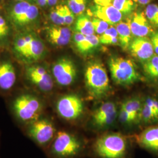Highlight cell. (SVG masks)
<instances>
[{"instance_id":"ffe728a7","label":"cell","mask_w":158,"mask_h":158,"mask_svg":"<svg viewBox=\"0 0 158 158\" xmlns=\"http://www.w3.org/2000/svg\"><path fill=\"white\" fill-rule=\"evenodd\" d=\"M143 102V100L141 98L135 97L125 100L121 106L130 114L132 125L140 124Z\"/></svg>"},{"instance_id":"5b68a950","label":"cell","mask_w":158,"mask_h":158,"mask_svg":"<svg viewBox=\"0 0 158 158\" xmlns=\"http://www.w3.org/2000/svg\"><path fill=\"white\" fill-rule=\"evenodd\" d=\"M83 148V142L77 136L68 131H58L50 145L49 155L52 158H74Z\"/></svg>"},{"instance_id":"e0dca14e","label":"cell","mask_w":158,"mask_h":158,"mask_svg":"<svg viewBox=\"0 0 158 158\" xmlns=\"http://www.w3.org/2000/svg\"><path fill=\"white\" fill-rule=\"evenodd\" d=\"M46 36L52 45L61 47L69 44L72 38V32L68 27L54 25L46 29Z\"/></svg>"},{"instance_id":"2e32d148","label":"cell","mask_w":158,"mask_h":158,"mask_svg":"<svg viewBox=\"0 0 158 158\" xmlns=\"http://www.w3.org/2000/svg\"><path fill=\"white\" fill-rule=\"evenodd\" d=\"M132 34L135 37H147L152 29L143 12H134L128 21Z\"/></svg>"},{"instance_id":"3957f363","label":"cell","mask_w":158,"mask_h":158,"mask_svg":"<svg viewBox=\"0 0 158 158\" xmlns=\"http://www.w3.org/2000/svg\"><path fill=\"white\" fill-rule=\"evenodd\" d=\"M85 85L89 94L100 99L107 96L110 90V81L106 68L99 62L88 64L85 72Z\"/></svg>"},{"instance_id":"277c9868","label":"cell","mask_w":158,"mask_h":158,"mask_svg":"<svg viewBox=\"0 0 158 158\" xmlns=\"http://www.w3.org/2000/svg\"><path fill=\"white\" fill-rule=\"evenodd\" d=\"M94 149L100 158H124L128 150L127 138L118 132H108L96 140Z\"/></svg>"},{"instance_id":"9a60e30c","label":"cell","mask_w":158,"mask_h":158,"mask_svg":"<svg viewBox=\"0 0 158 158\" xmlns=\"http://www.w3.org/2000/svg\"><path fill=\"white\" fill-rule=\"evenodd\" d=\"M90 12L94 17L101 19L111 25H115L121 22L123 18V14L112 4L107 6L96 4L91 8Z\"/></svg>"},{"instance_id":"8fae6325","label":"cell","mask_w":158,"mask_h":158,"mask_svg":"<svg viewBox=\"0 0 158 158\" xmlns=\"http://www.w3.org/2000/svg\"><path fill=\"white\" fill-rule=\"evenodd\" d=\"M52 73L58 85L68 87L74 83L77 72L73 61L68 57H62L57 59L53 64Z\"/></svg>"},{"instance_id":"8d00e7d4","label":"cell","mask_w":158,"mask_h":158,"mask_svg":"<svg viewBox=\"0 0 158 158\" xmlns=\"http://www.w3.org/2000/svg\"><path fill=\"white\" fill-rule=\"evenodd\" d=\"M59 0H48V7H52L58 4Z\"/></svg>"},{"instance_id":"52a82bcc","label":"cell","mask_w":158,"mask_h":158,"mask_svg":"<svg viewBox=\"0 0 158 158\" xmlns=\"http://www.w3.org/2000/svg\"><path fill=\"white\" fill-rule=\"evenodd\" d=\"M110 72L113 81L117 85H130L139 79L134 62L122 57L114 56L108 62Z\"/></svg>"},{"instance_id":"7a4b0ae2","label":"cell","mask_w":158,"mask_h":158,"mask_svg":"<svg viewBox=\"0 0 158 158\" xmlns=\"http://www.w3.org/2000/svg\"><path fill=\"white\" fill-rule=\"evenodd\" d=\"M44 108V103L40 97L28 92L16 96L11 106L12 115L22 129L42 115Z\"/></svg>"},{"instance_id":"ba28073f","label":"cell","mask_w":158,"mask_h":158,"mask_svg":"<svg viewBox=\"0 0 158 158\" xmlns=\"http://www.w3.org/2000/svg\"><path fill=\"white\" fill-rule=\"evenodd\" d=\"M118 116V111L114 102H104L92 114L89 126L98 132L108 130L115 125Z\"/></svg>"},{"instance_id":"d4e9b609","label":"cell","mask_w":158,"mask_h":158,"mask_svg":"<svg viewBox=\"0 0 158 158\" xmlns=\"http://www.w3.org/2000/svg\"><path fill=\"white\" fill-rule=\"evenodd\" d=\"M143 63V69L147 76L153 80H158V55H154Z\"/></svg>"},{"instance_id":"30bf717a","label":"cell","mask_w":158,"mask_h":158,"mask_svg":"<svg viewBox=\"0 0 158 158\" xmlns=\"http://www.w3.org/2000/svg\"><path fill=\"white\" fill-rule=\"evenodd\" d=\"M25 77L34 87L43 93H51L53 89L52 76L42 66L29 64L25 69Z\"/></svg>"},{"instance_id":"f546056e","label":"cell","mask_w":158,"mask_h":158,"mask_svg":"<svg viewBox=\"0 0 158 158\" xmlns=\"http://www.w3.org/2000/svg\"><path fill=\"white\" fill-rule=\"evenodd\" d=\"M66 4L75 15L79 16L85 11L87 7V0H67Z\"/></svg>"},{"instance_id":"4dcf8cb0","label":"cell","mask_w":158,"mask_h":158,"mask_svg":"<svg viewBox=\"0 0 158 158\" xmlns=\"http://www.w3.org/2000/svg\"><path fill=\"white\" fill-rule=\"evenodd\" d=\"M92 23L93 25L94 32L98 35H100L110 27L109 24L107 23L96 17L92 19Z\"/></svg>"},{"instance_id":"83f0119b","label":"cell","mask_w":158,"mask_h":158,"mask_svg":"<svg viewBox=\"0 0 158 158\" xmlns=\"http://www.w3.org/2000/svg\"><path fill=\"white\" fill-rule=\"evenodd\" d=\"M49 17L54 25H65L63 15V4H57L51 7Z\"/></svg>"},{"instance_id":"7402d4cb","label":"cell","mask_w":158,"mask_h":158,"mask_svg":"<svg viewBox=\"0 0 158 158\" xmlns=\"http://www.w3.org/2000/svg\"><path fill=\"white\" fill-rule=\"evenodd\" d=\"M75 30L85 36L93 35L95 32L90 16L83 14L79 15L76 20Z\"/></svg>"},{"instance_id":"4fadbf2b","label":"cell","mask_w":158,"mask_h":158,"mask_svg":"<svg viewBox=\"0 0 158 158\" xmlns=\"http://www.w3.org/2000/svg\"><path fill=\"white\" fill-rule=\"evenodd\" d=\"M128 48L133 56L143 62L155 53L151 40L147 37H136L131 41Z\"/></svg>"},{"instance_id":"44dd1931","label":"cell","mask_w":158,"mask_h":158,"mask_svg":"<svg viewBox=\"0 0 158 158\" xmlns=\"http://www.w3.org/2000/svg\"><path fill=\"white\" fill-rule=\"evenodd\" d=\"M115 27L118 32L119 44L123 49H128L131 42L132 38V32L129 23L120 22L116 24Z\"/></svg>"},{"instance_id":"484cf974","label":"cell","mask_w":158,"mask_h":158,"mask_svg":"<svg viewBox=\"0 0 158 158\" xmlns=\"http://www.w3.org/2000/svg\"><path fill=\"white\" fill-rule=\"evenodd\" d=\"M100 44L107 45H116L119 44L118 36L117 31L113 25L108 28L99 36Z\"/></svg>"},{"instance_id":"d6a6232c","label":"cell","mask_w":158,"mask_h":158,"mask_svg":"<svg viewBox=\"0 0 158 158\" xmlns=\"http://www.w3.org/2000/svg\"><path fill=\"white\" fill-rule=\"evenodd\" d=\"M152 109L158 124V99L155 97H148L146 98Z\"/></svg>"},{"instance_id":"7c38bea8","label":"cell","mask_w":158,"mask_h":158,"mask_svg":"<svg viewBox=\"0 0 158 158\" xmlns=\"http://www.w3.org/2000/svg\"><path fill=\"white\" fill-rule=\"evenodd\" d=\"M140 147L158 156V124L147 127L136 136Z\"/></svg>"},{"instance_id":"d6986e66","label":"cell","mask_w":158,"mask_h":158,"mask_svg":"<svg viewBox=\"0 0 158 158\" xmlns=\"http://www.w3.org/2000/svg\"><path fill=\"white\" fill-rule=\"evenodd\" d=\"M15 68L10 61L0 62V90L8 91L11 90L16 83Z\"/></svg>"},{"instance_id":"e575fe53","label":"cell","mask_w":158,"mask_h":158,"mask_svg":"<svg viewBox=\"0 0 158 158\" xmlns=\"http://www.w3.org/2000/svg\"><path fill=\"white\" fill-rule=\"evenodd\" d=\"M35 3L40 8H45L48 7V0H35Z\"/></svg>"},{"instance_id":"f1b7e54d","label":"cell","mask_w":158,"mask_h":158,"mask_svg":"<svg viewBox=\"0 0 158 158\" xmlns=\"http://www.w3.org/2000/svg\"><path fill=\"white\" fill-rule=\"evenodd\" d=\"M147 19L151 25L158 27V5L149 4L144 12Z\"/></svg>"},{"instance_id":"9c48e42d","label":"cell","mask_w":158,"mask_h":158,"mask_svg":"<svg viewBox=\"0 0 158 158\" xmlns=\"http://www.w3.org/2000/svg\"><path fill=\"white\" fill-rule=\"evenodd\" d=\"M56 110L61 118L68 122H75L83 115L84 104L78 95L68 94L57 100Z\"/></svg>"},{"instance_id":"1f68e13d","label":"cell","mask_w":158,"mask_h":158,"mask_svg":"<svg viewBox=\"0 0 158 158\" xmlns=\"http://www.w3.org/2000/svg\"><path fill=\"white\" fill-rule=\"evenodd\" d=\"M63 15L65 25H71L75 21V15L66 4H63Z\"/></svg>"},{"instance_id":"74e56055","label":"cell","mask_w":158,"mask_h":158,"mask_svg":"<svg viewBox=\"0 0 158 158\" xmlns=\"http://www.w3.org/2000/svg\"><path fill=\"white\" fill-rule=\"evenodd\" d=\"M136 1L138 3H139L141 5L146 6V5H148L149 4H150V2L152 0H136Z\"/></svg>"},{"instance_id":"ac0fdd59","label":"cell","mask_w":158,"mask_h":158,"mask_svg":"<svg viewBox=\"0 0 158 158\" xmlns=\"http://www.w3.org/2000/svg\"><path fill=\"white\" fill-rule=\"evenodd\" d=\"M74 44L77 49L82 55L90 54L98 48L100 44L99 37L95 35L85 36L76 32L73 37Z\"/></svg>"},{"instance_id":"f35d334b","label":"cell","mask_w":158,"mask_h":158,"mask_svg":"<svg viewBox=\"0 0 158 158\" xmlns=\"http://www.w3.org/2000/svg\"><path fill=\"white\" fill-rule=\"evenodd\" d=\"M13 1H29V2H31L35 3V0H13Z\"/></svg>"},{"instance_id":"4316f807","label":"cell","mask_w":158,"mask_h":158,"mask_svg":"<svg viewBox=\"0 0 158 158\" xmlns=\"http://www.w3.org/2000/svg\"><path fill=\"white\" fill-rule=\"evenodd\" d=\"M136 0H113L112 5L124 14L134 11L136 6Z\"/></svg>"},{"instance_id":"6da1fadb","label":"cell","mask_w":158,"mask_h":158,"mask_svg":"<svg viewBox=\"0 0 158 158\" xmlns=\"http://www.w3.org/2000/svg\"><path fill=\"white\" fill-rule=\"evenodd\" d=\"M6 16L17 31H29L40 22V8L34 2L12 0L6 6Z\"/></svg>"},{"instance_id":"5bb4252c","label":"cell","mask_w":158,"mask_h":158,"mask_svg":"<svg viewBox=\"0 0 158 158\" xmlns=\"http://www.w3.org/2000/svg\"><path fill=\"white\" fill-rule=\"evenodd\" d=\"M46 53L45 45L35 32L21 62L31 64L42 59Z\"/></svg>"},{"instance_id":"8992f818","label":"cell","mask_w":158,"mask_h":158,"mask_svg":"<svg viewBox=\"0 0 158 158\" xmlns=\"http://www.w3.org/2000/svg\"><path fill=\"white\" fill-rule=\"evenodd\" d=\"M23 130L29 138L43 148L51 145L57 132L53 120L43 115Z\"/></svg>"},{"instance_id":"cb8c5ba5","label":"cell","mask_w":158,"mask_h":158,"mask_svg":"<svg viewBox=\"0 0 158 158\" xmlns=\"http://www.w3.org/2000/svg\"><path fill=\"white\" fill-rule=\"evenodd\" d=\"M140 124L148 126L158 124L152 109L147 99H145L143 102L140 117Z\"/></svg>"},{"instance_id":"603a6c76","label":"cell","mask_w":158,"mask_h":158,"mask_svg":"<svg viewBox=\"0 0 158 158\" xmlns=\"http://www.w3.org/2000/svg\"><path fill=\"white\" fill-rule=\"evenodd\" d=\"M11 24L6 16L0 14V46L7 45L12 34Z\"/></svg>"},{"instance_id":"d590c367","label":"cell","mask_w":158,"mask_h":158,"mask_svg":"<svg viewBox=\"0 0 158 158\" xmlns=\"http://www.w3.org/2000/svg\"><path fill=\"white\" fill-rule=\"evenodd\" d=\"M94 1L98 6H107L112 3L113 0H94Z\"/></svg>"},{"instance_id":"836d02e7","label":"cell","mask_w":158,"mask_h":158,"mask_svg":"<svg viewBox=\"0 0 158 158\" xmlns=\"http://www.w3.org/2000/svg\"><path fill=\"white\" fill-rule=\"evenodd\" d=\"M151 40L154 52L156 55H158V31L151 34Z\"/></svg>"}]
</instances>
